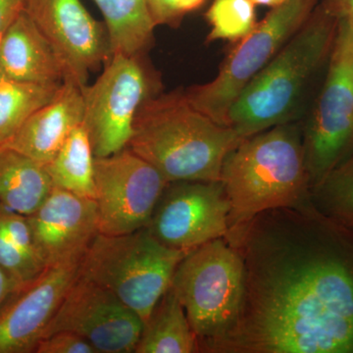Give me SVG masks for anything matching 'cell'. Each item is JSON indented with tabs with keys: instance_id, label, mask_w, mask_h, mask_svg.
Wrapping results in <instances>:
<instances>
[{
	"instance_id": "6da1fadb",
	"label": "cell",
	"mask_w": 353,
	"mask_h": 353,
	"mask_svg": "<svg viewBox=\"0 0 353 353\" xmlns=\"http://www.w3.org/2000/svg\"><path fill=\"white\" fill-rule=\"evenodd\" d=\"M240 253V313L214 353H353V232L312 201L225 236Z\"/></svg>"
},
{
	"instance_id": "7a4b0ae2",
	"label": "cell",
	"mask_w": 353,
	"mask_h": 353,
	"mask_svg": "<svg viewBox=\"0 0 353 353\" xmlns=\"http://www.w3.org/2000/svg\"><path fill=\"white\" fill-rule=\"evenodd\" d=\"M188 101L183 90L155 95L137 113L128 148L167 182L221 181L227 155L243 141Z\"/></svg>"
},
{
	"instance_id": "3957f363",
	"label": "cell",
	"mask_w": 353,
	"mask_h": 353,
	"mask_svg": "<svg viewBox=\"0 0 353 353\" xmlns=\"http://www.w3.org/2000/svg\"><path fill=\"white\" fill-rule=\"evenodd\" d=\"M327 0L276 57L243 88L228 114V126L245 139L290 123L306 85L329 59L339 26Z\"/></svg>"
},
{
	"instance_id": "277c9868",
	"label": "cell",
	"mask_w": 353,
	"mask_h": 353,
	"mask_svg": "<svg viewBox=\"0 0 353 353\" xmlns=\"http://www.w3.org/2000/svg\"><path fill=\"white\" fill-rule=\"evenodd\" d=\"M221 182L229 199V230L272 209L310 201L303 132L278 125L243 139L227 155Z\"/></svg>"
},
{
	"instance_id": "5b68a950",
	"label": "cell",
	"mask_w": 353,
	"mask_h": 353,
	"mask_svg": "<svg viewBox=\"0 0 353 353\" xmlns=\"http://www.w3.org/2000/svg\"><path fill=\"white\" fill-rule=\"evenodd\" d=\"M190 252L163 245L146 227L118 236L99 233L81 259L79 275L110 290L145 323Z\"/></svg>"
},
{
	"instance_id": "8992f818",
	"label": "cell",
	"mask_w": 353,
	"mask_h": 353,
	"mask_svg": "<svg viewBox=\"0 0 353 353\" xmlns=\"http://www.w3.org/2000/svg\"><path fill=\"white\" fill-rule=\"evenodd\" d=\"M245 271L240 253L226 238L208 241L183 257L171 289L196 334L199 352H214L240 313Z\"/></svg>"
},
{
	"instance_id": "52a82bcc",
	"label": "cell",
	"mask_w": 353,
	"mask_h": 353,
	"mask_svg": "<svg viewBox=\"0 0 353 353\" xmlns=\"http://www.w3.org/2000/svg\"><path fill=\"white\" fill-rule=\"evenodd\" d=\"M159 90V79L146 54L118 52L109 57L97 80L82 88L83 125L94 157L128 148L139 109Z\"/></svg>"
},
{
	"instance_id": "ba28073f",
	"label": "cell",
	"mask_w": 353,
	"mask_h": 353,
	"mask_svg": "<svg viewBox=\"0 0 353 353\" xmlns=\"http://www.w3.org/2000/svg\"><path fill=\"white\" fill-rule=\"evenodd\" d=\"M317 6L318 0H288L271 8L253 32L236 43L211 82L183 90L188 101L228 126V114L243 88L303 27Z\"/></svg>"
},
{
	"instance_id": "9c48e42d",
	"label": "cell",
	"mask_w": 353,
	"mask_h": 353,
	"mask_svg": "<svg viewBox=\"0 0 353 353\" xmlns=\"http://www.w3.org/2000/svg\"><path fill=\"white\" fill-rule=\"evenodd\" d=\"M328 71L303 132L310 192L353 153V31L340 17Z\"/></svg>"
},
{
	"instance_id": "30bf717a",
	"label": "cell",
	"mask_w": 353,
	"mask_h": 353,
	"mask_svg": "<svg viewBox=\"0 0 353 353\" xmlns=\"http://www.w3.org/2000/svg\"><path fill=\"white\" fill-rule=\"evenodd\" d=\"M99 233L118 236L146 227L165 188L166 179L129 148L94 157Z\"/></svg>"
},
{
	"instance_id": "8fae6325",
	"label": "cell",
	"mask_w": 353,
	"mask_h": 353,
	"mask_svg": "<svg viewBox=\"0 0 353 353\" xmlns=\"http://www.w3.org/2000/svg\"><path fill=\"white\" fill-rule=\"evenodd\" d=\"M230 210L221 181L168 183L146 228L163 245L192 252L227 236Z\"/></svg>"
},
{
	"instance_id": "7c38bea8",
	"label": "cell",
	"mask_w": 353,
	"mask_h": 353,
	"mask_svg": "<svg viewBox=\"0 0 353 353\" xmlns=\"http://www.w3.org/2000/svg\"><path fill=\"white\" fill-rule=\"evenodd\" d=\"M143 329L141 318L113 292L79 275L43 339L71 332L87 340L97 353H134Z\"/></svg>"
},
{
	"instance_id": "4fadbf2b",
	"label": "cell",
	"mask_w": 353,
	"mask_h": 353,
	"mask_svg": "<svg viewBox=\"0 0 353 353\" xmlns=\"http://www.w3.org/2000/svg\"><path fill=\"white\" fill-rule=\"evenodd\" d=\"M25 12L59 55L66 80L80 87L112 54L105 23L95 20L81 0H26Z\"/></svg>"
},
{
	"instance_id": "5bb4252c",
	"label": "cell",
	"mask_w": 353,
	"mask_h": 353,
	"mask_svg": "<svg viewBox=\"0 0 353 353\" xmlns=\"http://www.w3.org/2000/svg\"><path fill=\"white\" fill-rule=\"evenodd\" d=\"M81 260L53 265L10 296L0 311V353H36L79 276Z\"/></svg>"
},
{
	"instance_id": "9a60e30c",
	"label": "cell",
	"mask_w": 353,
	"mask_h": 353,
	"mask_svg": "<svg viewBox=\"0 0 353 353\" xmlns=\"http://www.w3.org/2000/svg\"><path fill=\"white\" fill-rule=\"evenodd\" d=\"M28 218L46 267L82 259L99 234L97 201L57 187Z\"/></svg>"
},
{
	"instance_id": "2e32d148",
	"label": "cell",
	"mask_w": 353,
	"mask_h": 353,
	"mask_svg": "<svg viewBox=\"0 0 353 353\" xmlns=\"http://www.w3.org/2000/svg\"><path fill=\"white\" fill-rule=\"evenodd\" d=\"M83 120L82 87L65 80L57 97L32 113L0 148H11L46 165Z\"/></svg>"
},
{
	"instance_id": "e0dca14e",
	"label": "cell",
	"mask_w": 353,
	"mask_h": 353,
	"mask_svg": "<svg viewBox=\"0 0 353 353\" xmlns=\"http://www.w3.org/2000/svg\"><path fill=\"white\" fill-rule=\"evenodd\" d=\"M0 74L18 82L39 85L66 80L59 55L25 11L0 37Z\"/></svg>"
},
{
	"instance_id": "ac0fdd59",
	"label": "cell",
	"mask_w": 353,
	"mask_h": 353,
	"mask_svg": "<svg viewBox=\"0 0 353 353\" xmlns=\"http://www.w3.org/2000/svg\"><path fill=\"white\" fill-rule=\"evenodd\" d=\"M52 188L46 165L11 148H0V203L30 216Z\"/></svg>"
},
{
	"instance_id": "d6986e66",
	"label": "cell",
	"mask_w": 353,
	"mask_h": 353,
	"mask_svg": "<svg viewBox=\"0 0 353 353\" xmlns=\"http://www.w3.org/2000/svg\"><path fill=\"white\" fill-rule=\"evenodd\" d=\"M196 352H199L196 334L170 287L143 323L134 353Z\"/></svg>"
},
{
	"instance_id": "ffe728a7",
	"label": "cell",
	"mask_w": 353,
	"mask_h": 353,
	"mask_svg": "<svg viewBox=\"0 0 353 353\" xmlns=\"http://www.w3.org/2000/svg\"><path fill=\"white\" fill-rule=\"evenodd\" d=\"M0 266L18 290L46 268L39 256L28 216L0 203Z\"/></svg>"
},
{
	"instance_id": "44dd1931",
	"label": "cell",
	"mask_w": 353,
	"mask_h": 353,
	"mask_svg": "<svg viewBox=\"0 0 353 353\" xmlns=\"http://www.w3.org/2000/svg\"><path fill=\"white\" fill-rule=\"evenodd\" d=\"M103 15L111 52L146 54L157 28L146 0H94ZM111 54V55H112Z\"/></svg>"
},
{
	"instance_id": "7402d4cb",
	"label": "cell",
	"mask_w": 353,
	"mask_h": 353,
	"mask_svg": "<svg viewBox=\"0 0 353 353\" xmlns=\"http://www.w3.org/2000/svg\"><path fill=\"white\" fill-rule=\"evenodd\" d=\"M46 169L53 187L95 201L94 154L83 123L70 134Z\"/></svg>"
},
{
	"instance_id": "603a6c76",
	"label": "cell",
	"mask_w": 353,
	"mask_h": 353,
	"mask_svg": "<svg viewBox=\"0 0 353 353\" xmlns=\"http://www.w3.org/2000/svg\"><path fill=\"white\" fill-rule=\"evenodd\" d=\"M62 83L18 82L0 74V146L20 129L32 113L57 97Z\"/></svg>"
},
{
	"instance_id": "cb8c5ba5",
	"label": "cell",
	"mask_w": 353,
	"mask_h": 353,
	"mask_svg": "<svg viewBox=\"0 0 353 353\" xmlns=\"http://www.w3.org/2000/svg\"><path fill=\"white\" fill-rule=\"evenodd\" d=\"M310 199L323 215L353 232V153L311 190Z\"/></svg>"
},
{
	"instance_id": "d4e9b609",
	"label": "cell",
	"mask_w": 353,
	"mask_h": 353,
	"mask_svg": "<svg viewBox=\"0 0 353 353\" xmlns=\"http://www.w3.org/2000/svg\"><path fill=\"white\" fill-rule=\"evenodd\" d=\"M252 0H213L205 13L211 30L206 41L239 43L256 28V9Z\"/></svg>"
},
{
	"instance_id": "484cf974",
	"label": "cell",
	"mask_w": 353,
	"mask_h": 353,
	"mask_svg": "<svg viewBox=\"0 0 353 353\" xmlns=\"http://www.w3.org/2000/svg\"><path fill=\"white\" fill-rule=\"evenodd\" d=\"M206 0H146L155 26L178 27L188 14L203 6Z\"/></svg>"
},
{
	"instance_id": "4316f807",
	"label": "cell",
	"mask_w": 353,
	"mask_h": 353,
	"mask_svg": "<svg viewBox=\"0 0 353 353\" xmlns=\"http://www.w3.org/2000/svg\"><path fill=\"white\" fill-rule=\"evenodd\" d=\"M36 353H97L87 340L71 332H57L39 341Z\"/></svg>"
},
{
	"instance_id": "83f0119b",
	"label": "cell",
	"mask_w": 353,
	"mask_h": 353,
	"mask_svg": "<svg viewBox=\"0 0 353 353\" xmlns=\"http://www.w3.org/2000/svg\"><path fill=\"white\" fill-rule=\"evenodd\" d=\"M26 0H0V37L24 12Z\"/></svg>"
},
{
	"instance_id": "f1b7e54d",
	"label": "cell",
	"mask_w": 353,
	"mask_h": 353,
	"mask_svg": "<svg viewBox=\"0 0 353 353\" xmlns=\"http://www.w3.org/2000/svg\"><path fill=\"white\" fill-rule=\"evenodd\" d=\"M17 290V285L13 282L12 279L9 277L8 274L0 266V311Z\"/></svg>"
},
{
	"instance_id": "f546056e",
	"label": "cell",
	"mask_w": 353,
	"mask_h": 353,
	"mask_svg": "<svg viewBox=\"0 0 353 353\" xmlns=\"http://www.w3.org/2000/svg\"><path fill=\"white\" fill-rule=\"evenodd\" d=\"M339 17L347 20L353 31V0H340L336 7Z\"/></svg>"
},
{
	"instance_id": "4dcf8cb0",
	"label": "cell",
	"mask_w": 353,
	"mask_h": 353,
	"mask_svg": "<svg viewBox=\"0 0 353 353\" xmlns=\"http://www.w3.org/2000/svg\"><path fill=\"white\" fill-rule=\"evenodd\" d=\"M255 6H268L271 8H275L284 4L288 0H252Z\"/></svg>"
},
{
	"instance_id": "1f68e13d",
	"label": "cell",
	"mask_w": 353,
	"mask_h": 353,
	"mask_svg": "<svg viewBox=\"0 0 353 353\" xmlns=\"http://www.w3.org/2000/svg\"><path fill=\"white\" fill-rule=\"evenodd\" d=\"M330 3L332 4V6L336 7L338 6L339 2H340V0H328Z\"/></svg>"
}]
</instances>
